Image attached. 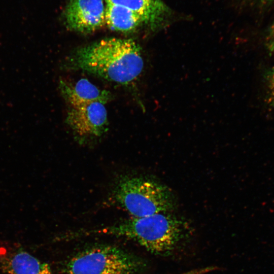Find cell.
Listing matches in <instances>:
<instances>
[{
    "label": "cell",
    "mask_w": 274,
    "mask_h": 274,
    "mask_svg": "<svg viewBox=\"0 0 274 274\" xmlns=\"http://www.w3.org/2000/svg\"><path fill=\"white\" fill-rule=\"evenodd\" d=\"M69 66L121 85L134 82L144 66L141 50L131 39L107 38L78 49Z\"/></svg>",
    "instance_id": "1"
},
{
    "label": "cell",
    "mask_w": 274,
    "mask_h": 274,
    "mask_svg": "<svg viewBox=\"0 0 274 274\" xmlns=\"http://www.w3.org/2000/svg\"><path fill=\"white\" fill-rule=\"evenodd\" d=\"M84 235H108L136 242L150 253L170 255L184 237L183 223L166 213L132 218L113 225L85 231Z\"/></svg>",
    "instance_id": "2"
},
{
    "label": "cell",
    "mask_w": 274,
    "mask_h": 274,
    "mask_svg": "<svg viewBox=\"0 0 274 274\" xmlns=\"http://www.w3.org/2000/svg\"><path fill=\"white\" fill-rule=\"evenodd\" d=\"M146 267L144 259L121 247L96 244L71 256L64 271L66 274H141Z\"/></svg>",
    "instance_id": "3"
},
{
    "label": "cell",
    "mask_w": 274,
    "mask_h": 274,
    "mask_svg": "<svg viewBox=\"0 0 274 274\" xmlns=\"http://www.w3.org/2000/svg\"><path fill=\"white\" fill-rule=\"evenodd\" d=\"M114 195L117 202L133 218L166 213L173 206L166 187L142 177H122L115 187Z\"/></svg>",
    "instance_id": "4"
},
{
    "label": "cell",
    "mask_w": 274,
    "mask_h": 274,
    "mask_svg": "<svg viewBox=\"0 0 274 274\" xmlns=\"http://www.w3.org/2000/svg\"><path fill=\"white\" fill-rule=\"evenodd\" d=\"M105 104L94 102L71 107L66 122L80 139L98 137L106 131L108 121Z\"/></svg>",
    "instance_id": "5"
},
{
    "label": "cell",
    "mask_w": 274,
    "mask_h": 274,
    "mask_svg": "<svg viewBox=\"0 0 274 274\" xmlns=\"http://www.w3.org/2000/svg\"><path fill=\"white\" fill-rule=\"evenodd\" d=\"M104 0H70L64 10L66 27L72 30L89 33L105 24Z\"/></svg>",
    "instance_id": "6"
},
{
    "label": "cell",
    "mask_w": 274,
    "mask_h": 274,
    "mask_svg": "<svg viewBox=\"0 0 274 274\" xmlns=\"http://www.w3.org/2000/svg\"><path fill=\"white\" fill-rule=\"evenodd\" d=\"M0 270L6 274H53L50 266L21 249L0 247Z\"/></svg>",
    "instance_id": "7"
},
{
    "label": "cell",
    "mask_w": 274,
    "mask_h": 274,
    "mask_svg": "<svg viewBox=\"0 0 274 274\" xmlns=\"http://www.w3.org/2000/svg\"><path fill=\"white\" fill-rule=\"evenodd\" d=\"M58 87L61 95L72 107L94 102L105 104L111 98L109 91L100 89L86 79L75 82L60 80Z\"/></svg>",
    "instance_id": "8"
},
{
    "label": "cell",
    "mask_w": 274,
    "mask_h": 274,
    "mask_svg": "<svg viewBox=\"0 0 274 274\" xmlns=\"http://www.w3.org/2000/svg\"><path fill=\"white\" fill-rule=\"evenodd\" d=\"M143 22H145L143 18L135 12L119 5L107 4L105 24L111 29L130 32Z\"/></svg>",
    "instance_id": "9"
},
{
    "label": "cell",
    "mask_w": 274,
    "mask_h": 274,
    "mask_svg": "<svg viewBox=\"0 0 274 274\" xmlns=\"http://www.w3.org/2000/svg\"><path fill=\"white\" fill-rule=\"evenodd\" d=\"M107 4L119 5L139 15L145 22H153L160 12L158 0H105Z\"/></svg>",
    "instance_id": "10"
},
{
    "label": "cell",
    "mask_w": 274,
    "mask_h": 274,
    "mask_svg": "<svg viewBox=\"0 0 274 274\" xmlns=\"http://www.w3.org/2000/svg\"><path fill=\"white\" fill-rule=\"evenodd\" d=\"M265 100L269 107L274 109V65L265 75Z\"/></svg>",
    "instance_id": "11"
},
{
    "label": "cell",
    "mask_w": 274,
    "mask_h": 274,
    "mask_svg": "<svg viewBox=\"0 0 274 274\" xmlns=\"http://www.w3.org/2000/svg\"><path fill=\"white\" fill-rule=\"evenodd\" d=\"M265 44L267 50L271 52H274V22L269 27L266 34Z\"/></svg>",
    "instance_id": "12"
},
{
    "label": "cell",
    "mask_w": 274,
    "mask_h": 274,
    "mask_svg": "<svg viewBox=\"0 0 274 274\" xmlns=\"http://www.w3.org/2000/svg\"><path fill=\"white\" fill-rule=\"evenodd\" d=\"M217 269L218 268L216 267L208 266L189 271L182 274H207Z\"/></svg>",
    "instance_id": "13"
},
{
    "label": "cell",
    "mask_w": 274,
    "mask_h": 274,
    "mask_svg": "<svg viewBox=\"0 0 274 274\" xmlns=\"http://www.w3.org/2000/svg\"><path fill=\"white\" fill-rule=\"evenodd\" d=\"M266 1H268V2H274V0H266Z\"/></svg>",
    "instance_id": "14"
}]
</instances>
